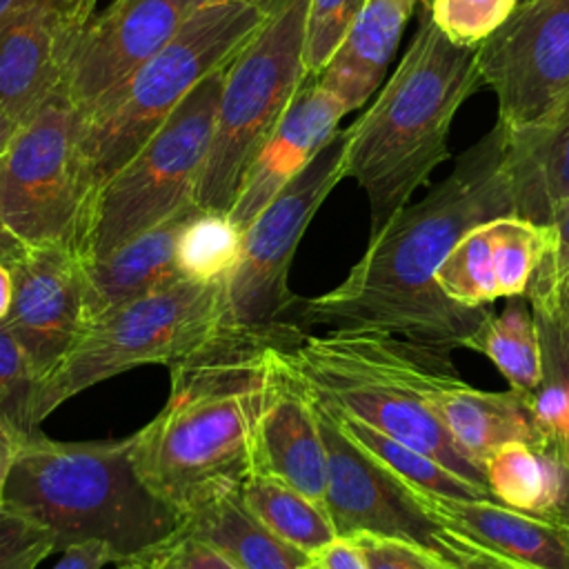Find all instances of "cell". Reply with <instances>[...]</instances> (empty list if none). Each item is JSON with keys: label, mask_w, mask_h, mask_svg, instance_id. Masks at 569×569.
Masks as SVG:
<instances>
[{"label": "cell", "mask_w": 569, "mask_h": 569, "mask_svg": "<svg viewBox=\"0 0 569 569\" xmlns=\"http://www.w3.org/2000/svg\"><path fill=\"white\" fill-rule=\"evenodd\" d=\"M507 129L496 124L465 149L451 173L405 204L378 231L345 280L316 298H298L289 322L327 329H382L456 349L487 309L451 302L436 269L473 227L516 216L507 171Z\"/></svg>", "instance_id": "6da1fadb"}, {"label": "cell", "mask_w": 569, "mask_h": 569, "mask_svg": "<svg viewBox=\"0 0 569 569\" xmlns=\"http://www.w3.org/2000/svg\"><path fill=\"white\" fill-rule=\"evenodd\" d=\"M287 325L227 327L171 365L167 402L133 433L140 478L182 516L253 476L256 425L276 376L273 347Z\"/></svg>", "instance_id": "7a4b0ae2"}, {"label": "cell", "mask_w": 569, "mask_h": 569, "mask_svg": "<svg viewBox=\"0 0 569 569\" xmlns=\"http://www.w3.org/2000/svg\"><path fill=\"white\" fill-rule=\"evenodd\" d=\"M449 351L382 329L307 333L293 322L276 345L280 365L318 405L429 453L491 493L485 467L453 442L431 409L433 398L460 380Z\"/></svg>", "instance_id": "3957f363"}, {"label": "cell", "mask_w": 569, "mask_h": 569, "mask_svg": "<svg viewBox=\"0 0 569 569\" xmlns=\"http://www.w3.org/2000/svg\"><path fill=\"white\" fill-rule=\"evenodd\" d=\"M133 433L62 442L42 433L20 442L2 505L44 527L56 551L100 542L118 569L176 536L184 516L138 473Z\"/></svg>", "instance_id": "277c9868"}, {"label": "cell", "mask_w": 569, "mask_h": 569, "mask_svg": "<svg viewBox=\"0 0 569 569\" xmlns=\"http://www.w3.org/2000/svg\"><path fill=\"white\" fill-rule=\"evenodd\" d=\"M482 84L476 49L451 42L420 11L418 29L369 109L351 124L345 178L367 193L371 233L400 211L449 156L451 120Z\"/></svg>", "instance_id": "5b68a950"}, {"label": "cell", "mask_w": 569, "mask_h": 569, "mask_svg": "<svg viewBox=\"0 0 569 569\" xmlns=\"http://www.w3.org/2000/svg\"><path fill=\"white\" fill-rule=\"evenodd\" d=\"M269 18L240 2L200 4L156 56L80 113V153L91 193L131 160L204 78L224 69Z\"/></svg>", "instance_id": "8992f818"}, {"label": "cell", "mask_w": 569, "mask_h": 569, "mask_svg": "<svg viewBox=\"0 0 569 569\" xmlns=\"http://www.w3.org/2000/svg\"><path fill=\"white\" fill-rule=\"evenodd\" d=\"M229 325L227 280L180 278L118 305L80 333L64 360L38 382L31 422L40 429L76 393L142 365H176L216 340Z\"/></svg>", "instance_id": "52a82bcc"}, {"label": "cell", "mask_w": 569, "mask_h": 569, "mask_svg": "<svg viewBox=\"0 0 569 569\" xmlns=\"http://www.w3.org/2000/svg\"><path fill=\"white\" fill-rule=\"evenodd\" d=\"M309 0H287L227 64L196 204L229 213L240 184L307 80L302 60Z\"/></svg>", "instance_id": "ba28073f"}, {"label": "cell", "mask_w": 569, "mask_h": 569, "mask_svg": "<svg viewBox=\"0 0 569 569\" xmlns=\"http://www.w3.org/2000/svg\"><path fill=\"white\" fill-rule=\"evenodd\" d=\"M224 69L204 78L131 160L96 191L78 244L82 260L102 258L133 236L196 204Z\"/></svg>", "instance_id": "9c48e42d"}, {"label": "cell", "mask_w": 569, "mask_h": 569, "mask_svg": "<svg viewBox=\"0 0 569 569\" xmlns=\"http://www.w3.org/2000/svg\"><path fill=\"white\" fill-rule=\"evenodd\" d=\"M80 124L82 116L60 84L20 122L0 156V211L27 247L78 251L93 198Z\"/></svg>", "instance_id": "30bf717a"}, {"label": "cell", "mask_w": 569, "mask_h": 569, "mask_svg": "<svg viewBox=\"0 0 569 569\" xmlns=\"http://www.w3.org/2000/svg\"><path fill=\"white\" fill-rule=\"evenodd\" d=\"M347 140L349 129H338L244 229L240 262L227 278L231 327L271 329L289 322L298 300L287 284L289 267L311 218L345 178Z\"/></svg>", "instance_id": "8fae6325"}, {"label": "cell", "mask_w": 569, "mask_h": 569, "mask_svg": "<svg viewBox=\"0 0 569 569\" xmlns=\"http://www.w3.org/2000/svg\"><path fill=\"white\" fill-rule=\"evenodd\" d=\"M476 64L507 131L527 129L569 93V0H525L485 42Z\"/></svg>", "instance_id": "7c38bea8"}, {"label": "cell", "mask_w": 569, "mask_h": 569, "mask_svg": "<svg viewBox=\"0 0 569 569\" xmlns=\"http://www.w3.org/2000/svg\"><path fill=\"white\" fill-rule=\"evenodd\" d=\"M313 405L327 449L325 509L336 536L402 538L458 562L465 542L445 531L418 502L416 491L360 447L325 407L316 400Z\"/></svg>", "instance_id": "4fadbf2b"}, {"label": "cell", "mask_w": 569, "mask_h": 569, "mask_svg": "<svg viewBox=\"0 0 569 569\" xmlns=\"http://www.w3.org/2000/svg\"><path fill=\"white\" fill-rule=\"evenodd\" d=\"M200 0H113L82 27L62 87L84 113L156 56L200 7Z\"/></svg>", "instance_id": "5bb4252c"}, {"label": "cell", "mask_w": 569, "mask_h": 569, "mask_svg": "<svg viewBox=\"0 0 569 569\" xmlns=\"http://www.w3.org/2000/svg\"><path fill=\"white\" fill-rule=\"evenodd\" d=\"M9 269L13 298L2 325L40 382L64 360L87 327L82 258L60 244L29 247Z\"/></svg>", "instance_id": "9a60e30c"}, {"label": "cell", "mask_w": 569, "mask_h": 569, "mask_svg": "<svg viewBox=\"0 0 569 569\" xmlns=\"http://www.w3.org/2000/svg\"><path fill=\"white\" fill-rule=\"evenodd\" d=\"M416 498L445 531L478 551L520 569H569V482L558 516L549 518L491 498H447L429 491H416Z\"/></svg>", "instance_id": "2e32d148"}, {"label": "cell", "mask_w": 569, "mask_h": 569, "mask_svg": "<svg viewBox=\"0 0 569 569\" xmlns=\"http://www.w3.org/2000/svg\"><path fill=\"white\" fill-rule=\"evenodd\" d=\"M84 24L47 0H31L0 27V111L27 120L64 80Z\"/></svg>", "instance_id": "e0dca14e"}, {"label": "cell", "mask_w": 569, "mask_h": 569, "mask_svg": "<svg viewBox=\"0 0 569 569\" xmlns=\"http://www.w3.org/2000/svg\"><path fill=\"white\" fill-rule=\"evenodd\" d=\"M345 113V104L327 91L316 76H307L273 133L251 162L229 211L231 220L242 231L333 138Z\"/></svg>", "instance_id": "ac0fdd59"}, {"label": "cell", "mask_w": 569, "mask_h": 569, "mask_svg": "<svg viewBox=\"0 0 569 569\" xmlns=\"http://www.w3.org/2000/svg\"><path fill=\"white\" fill-rule=\"evenodd\" d=\"M253 473L278 478L325 505L327 449L320 433L318 411L311 396L278 358L276 376L256 425Z\"/></svg>", "instance_id": "d6986e66"}, {"label": "cell", "mask_w": 569, "mask_h": 569, "mask_svg": "<svg viewBox=\"0 0 569 569\" xmlns=\"http://www.w3.org/2000/svg\"><path fill=\"white\" fill-rule=\"evenodd\" d=\"M198 209V204H189L164 222L122 242L107 256L82 260L87 325L118 305L147 296L182 278L176 258L178 236Z\"/></svg>", "instance_id": "ffe728a7"}, {"label": "cell", "mask_w": 569, "mask_h": 569, "mask_svg": "<svg viewBox=\"0 0 569 569\" xmlns=\"http://www.w3.org/2000/svg\"><path fill=\"white\" fill-rule=\"evenodd\" d=\"M420 0H367L353 27L327 62L318 82L349 111L380 89L400 36Z\"/></svg>", "instance_id": "44dd1931"}, {"label": "cell", "mask_w": 569, "mask_h": 569, "mask_svg": "<svg viewBox=\"0 0 569 569\" xmlns=\"http://www.w3.org/2000/svg\"><path fill=\"white\" fill-rule=\"evenodd\" d=\"M507 171L516 216L549 224L569 198V93L540 122L507 131Z\"/></svg>", "instance_id": "7402d4cb"}, {"label": "cell", "mask_w": 569, "mask_h": 569, "mask_svg": "<svg viewBox=\"0 0 569 569\" xmlns=\"http://www.w3.org/2000/svg\"><path fill=\"white\" fill-rule=\"evenodd\" d=\"M431 409L453 442L482 467L507 442L538 449V431L520 391H482L460 378L433 398Z\"/></svg>", "instance_id": "603a6c76"}, {"label": "cell", "mask_w": 569, "mask_h": 569, "mask_svg": "<svg viewBox=\"0 0 569 569\" xmlns=\"http://www.w3.org/2000/svg\"><path fill=\"white\" fill-rule=\"evenodd\" d=\"M184 533L220 551L236 569H309L311 556L264 527L244 505L240 489L222 491L184 513Z\"/></svg>", "instance_id": "cb8c5ba5"}, {"label": "cell", "mask_w": 569, "mask_h": 569, "mask_svg": "<svg viewBox=\"0 0 569 569\" xmlns=\"http://www.w3.org/2000/svg\"><path fill=\"white\" fill-rule=\"evenodd\" d=\"M491 498L529 516H558L569 471L527 442H507L485 458Z\"/></svg>", "instance_id": "d4e9b609"}, {"label": "cell", "mask_w": 569, "mask_h": 569, "mask_svg": "<svg viewBox=\"0 0 569 569\" xmlns=\"http://www.w3.org/2000/svg\"><path fill=\"white\" fill-rule=\"evenodd\" d=\"M460 347L487 356L513 391H533L545 376L542 340L531 305L525 296L509 298L500 313L487 311Z\"/></svg>", "instance_id": "484cf974"}, {"label": "cell", "mask_w": 569, "mask_h": 569, "mask_svg": "<svg viewBox=\"0 0 569 569\" xmlns=\"http://www.w3.org/2000/svg\"><path fill=\"white\" fill-rule=\"evenodd\" d=\"M542 340V382L522 393L536 431L538 451L569 471V327L558 313L533 311Z\"/></svg>", "instance_id": "4316f807"}, {"label": "cell", "mask_w": 569, "mask_h": 569, "mask_svg": "<svg viewBox=\"0 0 569 569\" xmlns=\"http://www.w3.org/2000/svg\"><path fill=\"white\" fill-rule=\"evenodd\" d=\"M240 496L264 527L307 556H313L336 538L325 505L278 478L253 473L242 482Z\"/></svg>", "instance_id": "83f0119b"}, {"label": "cell", "mask_w": 569, "mask_h": 569, "mask_svg": "<svg viewBox=\"0 0 569 569\" xmlns=\"http://www.w3.org/2000/svg\"><path fill=\"white\" fill-rule=\"evenodd\" d=\"M327 411L338 420V425L360 447H365L373 458H378L385 467H389L411 489L440 493L447 498H491V493L478 489L462 476L453 473L451 469H447L442 462H438L429 453H422V451L369 427L367 422H362L358 418L340 416V413H333L331 409H327Z\"/></svg>", "instance_id": "f1b7e54d"}, {"label": "cell", "mask_w": 569, "mask_h": 569, "mask_svg": "<svg viewBox=\"0 0 569 569\" xmlns=\"http://www.w3.org/2000/svg\"><path fill=\"white\" fill-rule=\"evenodd\" d=\"M244 231L229 213L198 209L178 236V269L198 282L227 280L242 256Z\"/></svg>", "instance_id": "f546056e"}, {"label": "cell", "mask_w": 569, "mask_h": 569, "mask_svg": "<svg viewBox=\"0 0 569 569\" xmlns=\"http://www.w3.org/2000/svg\"><path fill=\"white\" fill-rule=\"evenodd\" d=\"M438 289L456 305L485 309L498 300L489 222L467 231L436 269Z\"/></svg>", "instance_id": "4dcf8cb0"}, {"label": "cell", "mask_w": 569, "mask_h": 569, "mask_svg": "<svg viewBox=\"0 0 569 569\" xmlns=\"http://www.w3.org/2000/svg\"><path fill=\"white\" fill-rule=\"evenodd\" d=\"M498 298L525 296L551 242V227L520 216L489 220Z\"/></svg>", "instance_id": "1f68e13d"}, {"label": "cell", "mask_w": 569, "mask_h": 569, "mask_svg": "<svg viewBox=\"0 0 569 569\" xmlns=\"http://www.w3.org/2000/svg\"><path fill=\"white\" fill-rule=\"evenodd\" d=\"M36 389L38 378L24 351L0 320V425L20 438L40 433L31 422Z\"/></svg>", "instance_id": "d6a6232c"}, {"label": "cell", "mask_w": 569, "mask_h": 569, "mask_svg": "<svg viewBox=\"0 0 569 569\" xmlns=\"http://www.w3.org/2000/svg\"><path fill=\"white\" fill-rule=\"evenodd\" d=\"M520 0H431L425 13L456 44L476 49L507 22Z\"/></svg>", "instance_id": "836d02e7"}, {"label": "cell", "mask_w": 569, "mask_h": 569, "mask_svg": "<svg viewBox=\"0 0 569 569\" xmlns=\"http://www.w3.org/2000/svg\"><path fill=\"white\" fill-rule=\"evenodd\" d=\"M367 0H309L302 60L309 76L322 73Z\"/></svg>", "instance_id": "e575fe53"}, {"label": "cell", "mask_w": 569, "mask_h": 569, "mask_svg": "<svg viewBox=\"0 0 569 569\" xmlns=\"http://www.w3.org/2000/svg\"><path fill=\"white\" fill-rule=\"evenodd\" d=\"M551 242L542 256L538 269L531 276V282L525 291L533 311L551 309L560 296L562 282L569 276V198L562 200L551 220Z\"/></svg>", "instance_id": "d590c367"}, {"label": "cell", "mask_w": 569, "mask_h": 569, "mask_svg": "<svg viewBox=\"0 0 569 569\" xmlns=\"http://www.w3.org/2000/svg\"><path fill=\"white\" fill-rule=\"evenodd\" d=\"M51 553L56 545L44 527L0 505V569H36Z\"/></svg>", "instance_id": "8d00e7d4"}, {"label": "cell", "mask_w": 569, "mask_h": 569, "mask_svg": "<svg viewBox=\"0 0 569 569\" xmlns=\"http://www.w3.org/2000/svg\"><path fill=\"white\" fill-rule=\"evenodd\" d=\"M369 569H458L456 562L440 553L402 538L353 536Z\"/></svg>", "instance_id": "74e56055"}, {"label": "cell", "mask_w": 569, "mask_h": 569, "mask_svg": "<svg viewBox=\"0 0 569 569\" xmlns=\"http://www.w3.org/2000/svg\"><path fill=\"white\" fill-rule=\"evenodd\" d=\"M122 569H236L220 551L182 529Z\"/></svg>", "instance_id": "f35d334b"}, {"label": "cell", "mask_w": 569, "mask_h": 569, "mask_svg": "<svg viewBox=\"0 0 569 569\" xmlns=\"http://www.w3.org/2000/svg\"><path fill=\"white\" fill-rule=\"evenodd\" d=\"M309 569H369L353 538L336 536L329 545L311 556Z\"/></svg>", "instance_id": "ab89813d"}, {"label": "cell", "mask_w": 569, "mask_h": 569, "mask_svg": "<svg viewBox=\"0 0 569 569\" xmlns=\"http://www.w3.org/2000/svg\"><path fill=\"white\" fill-rule=\"evenodd\" d=\"M60 553L62 558L53 565V569H102L104 565H111V553L100 542L73 545Z\"/></svg>", "instance_id": "60d3db41"}, {"label": "cell", "mask_w": 569, "mask_h": 569, "mask_svg": "<svg viewBox=\"0 0 569 569\" xmlns=\"http://www.w3.org/2000/svg\"><path fill=\"white\" fill-rule=\"evenodd\" d=\"M22 440L24 438H20L18 433H13L4 425H0V505H2L7 480H9V471L13 467V460L18 456V447Z\"/></svg>", "instance_id": "b9f144b4"}, {"label": "cell", "mask_w": 569, "mask_h": 569, "mask_svg": "<svg viewBox=\"0 0 569 569\" xmlns=\"http://www.w3.org/2000/svg\"><path fill=\"white\" fill-rule=\"evenodd\" d=\"M460 542H462V540H460ZM456 567H458V569H520V567H516V565H511V562H505V560H500V558H493V556H489V553H485V551H478V549H473V547H469V545H465V549H462V553H460Z\"/></svg>", "instance_id": "7bdbcfd3"}, {"label": "cell", "mask_w": 569, "mask_h": 569, "mask_svg": "<svg viewBox=\"0 0 569 569\" xmlns=\"http://www.w3.org/2000/svg\"><path fill=\"white\" fill-rule=\"evenodd\" d=\"M27 249L29 247L9 229V224L4 222L2 211H0V262L11 267V264H16L24 256Z\"/></svg>", "instance_id": "ee69618b"}, {"label": "cell", "mask_w": 569, "mask_h": 569, "mask_svg": "<svg viewBox=\"0 0 569 569\" xmlns=\"http://www.w3.org/2000/svg\"><path fill=\"white\" fill-rule=\"evenodd\" d=\"M47 2L56 4L58 9H62L76 22L87 24L89 18L93 16V7H96L98 0H47Z\"/></svg>", "instance_id": "f6af8a7d"}, {"label": "cell", "mask_w": 569, "mask_h": 569, "mask_svg": "<svg viewBox=\"0 0 569 569\" xmlns=\"http://www.w3.org/2000/svg\"><path fill=\"white\" fill-rule=\"evenodd\" d=\"M13 298V276L7 264L0 262V320L7 316Z\"/></svg>", "instance_id": "bcb514c9"}, {"label": "cell", "mask_w": 569, "mask_h": 569, "mask_svg": "<svg viewBox=\"0 0 569 569\" xmlns=\"http://www.w3.org/2000/svg\"><path fill=\"white\" fill-rule=\"evenodd\" d=\"M200 2H202V4H209V2H240V4L256 7V9H260V11L267 13V16L278 13V11L287 4V0H200Z\"/></svg>", "instance_id": "7dc6e473"}, {"label": "cell", "mask_w": 569, "mask_h": 569, "mask_svg": "<svg viewBox=\"0 0 569 569\" xmlns=\"http://www.w3.org/2000/svg\"><path fill=\"white\" fill-rule=\"evenodd\" d=\"M545 313H558L562 318V322L569 327V276L562 282V289H560V296H558L556 305L551 309H545Z\"/></svg>", "instance_id": "c3c4849f"}, {"label": "cell", "mask_w": 569, "mask_h": 569, "mask_svg": "<svg viewBox=\"0 0 569 569\" xmlns=\"http://www.w3.org/2000/svg\"><path fill=\"white\" fill-rule=\"evenodd\" d=\"M18 127H20V122L11 120L4 111H0V156L7 151V147H9L13 133L18 131Z\"/></svg>", "instance_id": "681fc988"}, {"label": "cell", "mask_w": 569, "mask_h": 569, "mask_svg": "<svg viewBox=\"0 0 569 569\" xmlns=\"http://www.w3.org/2000/svg\"><path fill=\"white\" fill-rule=\"evenodd\" d=\"M27 2H31V0H0V27H2L18 9H22Z\"/></svg>", "instance_id": "f907efd6"}, {"label": "cell", "mask_w": 569, "mask_h": 569, "mask_svg": "<svg viewBox=\"0 0 569 569\" xmlns=\"http://www.w3.org/2000/svg\"><path fill=\"white\" fill-rule=\"evenodd\" d=\"M431 4V0H420V11H427Z\"/></svg>", "instance_id": "816d5d0a"}, {"label": "cell", "mask_w": 569, "mask_h": 569, "mask_svg": "<svg viewBox=\"0 0 569 569\" xmlns=\"http://www.w3.org/2000/svg\"><path fill=\"white\" fill-rule=\"evenodd\" d=\"M520 2H525V0H520Z\"/></svg>", "instance_id": "f5cc1de1"}]
</instances>
